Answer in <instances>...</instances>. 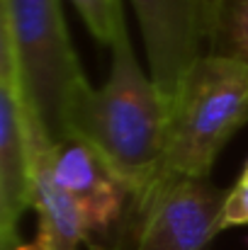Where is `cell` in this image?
Returning a JSON list of instances; mask_svg holds the SVG:
<instances>
[{
	"label": "cell",
	"instance_id": "7",
	"mask_svg": "<svg viewBox=\"0 0 248 250\" xmlns=\"http://www.w3.org/2000/svg\"><path fill=\"white\" fill-rule=\"evenodd\" d=\"M54 175L81 211L90 246L95 238H110L127 214H134V192L127 180L81 136L54 144Z\"/></svg>",
	"mask_w": 248,
	"mask_h": 250
},
{
	"label": "cell",
	"instance_id": "10",
	"mask_svg": "<svg viewBox=\"0 0 248 250\" xmlns=\"http://www.w3.org/2000/svg\"><path fill=\"white\" fill-rule=\"evenodd\" d=\"M81 12L83 22L100 46H112L119 32L127 27L122 0H71Z\"/></svg>",
	"mask_w": 248,
	"mask_h": 250
},
{
	"label": "cell",
	"instance_id": "5",
	"mask_svg": "<svg viewBox=\"0 0 248 250\" xmlns=\"http://www.w3.org/2000/svg\"><path fill=\"white\" fill-rule=\"evenodd\" d=\"M149 73L168 100L192 66L209 54L222 0H132Z\"/></svg>",
	"mask_w": 248,
	"mask_h": 250
},
{
	"label": "cell",
	"instance_id": "9",
	"mask_svg": "<svg viewBox=\"0 0 248 250\" xmlns=\"http://www.w3.org/2000/svg\"><path fill=\"white\" fill-rule=\"evenodd\" d=\"M209 54L234 59L248 68V0H222Z\"/></svg>",
	"mask_w": 248,
	"mask_h": 250
},
{
	"label": "cell",
	"instance_id": "1",
	"mask_svg": "<svg viewBox=\"0 0 248 250\" xmlns=\"http://www.w3.org/2000/svg\"><path fill=\"white\" fill-rule=\"evenodd\" d=\"M112 66L102 87H92L81 104L73 136L92 144L134 192L136 207L158 175L170 126V100L136 61L127 27L110 46Z\"/></svg>",
	"mask_w": 248,
	"mask_h": 250
},
{
	"label": "cell",
	"instance_id": "8",
	"mask_svg": "<svg viewBox=\"0 0 248 250\" xmlns=\"http://www.w3.org/2000/svg\"><path fill=\"white\" fill-rule=\"evenodd\" d=\"M32 109V107H29ZM32 156H34V202L37 241L32 250H78L88 243L85 224L73 199L54 175V141L32 112Z\"/></svg>",
	"mask_w": 248,
	"mask_h": 250
},
{
	"label": "cell",
	"instance_id": "12",
	"mask_svg": "<svg viewBox=\"0 0 248 250\" xmlns=\"http://www.w3.org/2000/svg\"><path fill=\"white\" fill-rule=\"evenodd\" d=\"M241 172H246V175H248V161H246V166H244V170H241Z\"/></svg>",
	"mask_w": 248,
	"mask_h": 250
},
{
	"label": "cell",
	"instance_id": "6",
	"mask_svg": "<svg viewBox=\"0 0 248 250\" xmlns=\"http://www.w3.org/2000/svg\"><path fill=\"white\" fill-rule=\"evenodd\" d=\"M226 192L209 180H173L136 207L132 250H207L222 233Z\"/></svg>",
	"mask_w": 248,
	"mask_h": 250
},
{
	"label": "cell",
	"instance_id": "3",
	"mask_svg": "<svg viewBox=\"0 0 248 250\" xmlns=\"http://www.w3.org/2000/svg\"><path fill=\"white\" fill-rule=\"evenodd\" d=\"M0 32L12 44L27 102L51 141L73 136L92 85L71 44L61 0H0Z\"/></svg>",
	"mask_w": 248,
	"mask_h": 250
},
{
	"label": "cell",
	"instance_id": "11",
	"mask_svg": "<svg viewBox=\"0 0 248 250\" xmlns=\"http://www.w3.org/2000/svg\"><path fill=\"white\" fill-rule=\"evenodd\" d=\"M248 226V175L241 172L236 185L226 192V202L222 209V231Z\"/></svg>",
	"mask_w": 248,
	"mask_h": 250
},
{
	"label": "cell",
	"instance_id": "4",
	"mask_svg": "<svg viewBox=\"0 0 248 250\" xmlns=\"http://www.w3.org/2000/svg\"><path fill=\"white\" fill-rule=\"evenodd\" d=\"M34 202L32 109L10 39L0 32V248L20 250V221Z\"/></svg>",
	"mask_w": 248,
	"mask_h": 250
},
{
	"label": "cell",
	"instance_id": "2",
	"mask_svg": "<svg viewBox=\"0 0 248 250\" xmlns=\"http://www.w3.org/2000/svg\"><path fill=\"white\" fill-rule=\"evenodd\" d=\"M246 122L248 68L207 54L170 100L168 141L154 187L173 180H209L219 153Z\"/></svg>",
	"mask_w": 248,
	"mask_h": 250
}]
</instances>
